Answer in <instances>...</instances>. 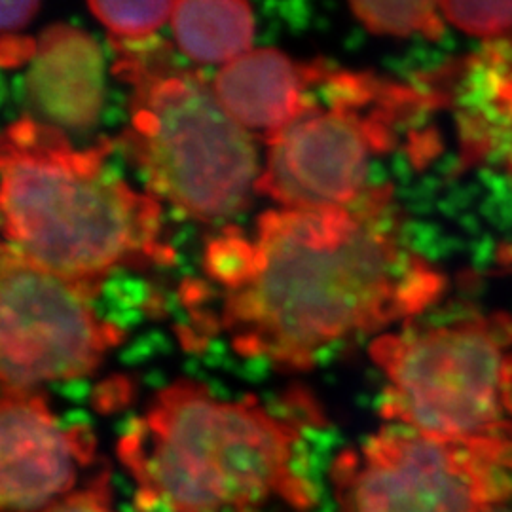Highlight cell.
Listing matches in <instances>:
<instances>
[{
  "label": "cell",
  "instance_id": "cell-11",
  "mask_svg": "<svg viewBox=\"0 0 512 512\" xmlns=\"http://www.w3.org/2000/svg\"><path fill=\"white\" fill-rule=\"evenodd\" d=\"M329 71L319 59L298 63L277 50H253L226 63L215 76L213 90L239 126L268 141L306 110L308 90Z\"/></svg>",
  "mask_w": 512,
  "mask_h": 512
},
{
  "label": "cell",
  "instance_id": "cell-10",
  "mask_svg": "<svg viewBox=\"0 0 512 512\" xmlns=\"http://www.w3.org/2000/svg\"><path fill=\"white\" fill-rule=\"evenodd\" d=\"M425 88L435 107L452 110L459 139V167H478L512 152V48L486 42L456 61Z\"/></svg>",
  "mask_w": 512,
  "mask_h": 512
},
{
  "label": "cell",
  "instance_id": "cell-3",
  "mask_svg": "<svg viewBox=\"0 0 512 512\" xmlns=\"http://www.w3.org/2000/svg\"><path fill=\"white\" fill-rule=\"evenodd\" d=\"M298 439L253 397L220 401L181 380L133 420L118 454L145 511L251 512L274 499L308 511L315 497L294 467Z\"/></svg>",
  "mask_w": 512,
  "mask_h": 512
},
{
  "label": "cell",
  "instance_id": "cell-18",
  "mask_svg": "<svg viewBox=\"0 0 512 512\" xmlns=\"http://www.w3.org/2000/svg\"><path fill=\"white\" fill-rule=\"evenodd\" d=\"M40 512H114L109 473H101L86 488L76 490Z\"/></svg>",
  "mask_w": 512,
  "mask_h": 512
},
{
  "label": "cell",
  "instance_id": "cell-8",
  "mask_svg": "<svg viewBox=\"0 0 512 512\" xmlns=\"http://www.w3.org/2000/svg\"><path fill=\"white\" fill-rule=\"evenodd\" d=\"M86 293L40 268L8 243L0 258L2 393L37 391L42 382L92 374L124 332L101 321Z\"/></svg>",
  "mask_w": 512,
  "mask_h": 512
},
{
  "label": "cell",
  "instance_id": "cell-17",
  "mask_svg": "<svg viewBox=\"0 0 512 512\" xmlns=\"http://www.w3.org/2000/svg\"><path fill=\"white\" fill-rule=\"evenodd\" d=\"M255 266V243L241 238L236 228H228L220 238H215L205 251V270L228 291L241 287Z\"/></svg>",
  "mask_w": 512,
  "mask_h": 512
},
{
  "label": "cell",
  "instance_id": "cell-4",
  "mask_svg": "<svg viewBox=\"0 0 512 512\" xmlns=\"http://www.w3.org/2000/svg\"><path fill=\"white\" fill-rule=\"evenodd\" d=\"M110 42L114 74L133 88L122 147L152 190L205 222L247 209L260 177L251 131L220 105L202 73L173 61L169 44Z\"/></svg>",
  "mask_w": 512,
  "mask_h": 512
},
{
  "label": "cell",
  "instance_id": "cell-20",
  "mask_svg": "<svg viewBox=\"0 0 512 512\" xmlns=\"http://www.w3.org/2000/svg\"><path fill=\"white\" fill-rule=\"evenodd\" d=\"M40 8L37 0L29 2H8L4 0L0 4V29L4 35H10L12 31H19L25 27L31 18L37 14Z\"/></svg>",
  "mask_w": 512,
  "mask_h": 512
},
{
  "label": "cell",
  "instance_id": "cell-13",
  "mask_svg": "<svg viewBox=\"0 0 512 512\" xmlns=\"http://www.w3.org/2000/svg\"><path fill=\"white\" fill-rule=\"evenodd\" d=\"M179 48L194 61L222 63L249 54L253 12L234 0H183L171 12Z\"/></svg>",
  "mask_w": 512,
  "mask_h": 512
},
{
  "label": "cell",
  "instance_id": "cell-12",
  "mask_svg": "<svg viewBox=\"0 0 512 512\" xmlns=\"http://www.w3.org/2000/svg\"><path fill=\"white\" fill-rule=\"evenodd\" d=\"M27 93L55 128H92L103 105V59L95 40L69 25L48 27L27 74Z\"/></svg>",
  "mask_w": 512,
  "mask_h": 512
},
{
  "label": "cell",
  "instance_id": "cell-14",
  "mask_svg": "<svg viewBox=\"0 0 512 512\" xmlns=\"http://www.w3.org/2000/svg\"><path fill=\"white\" fill-rule=\"evenodd\" d=\"M353 14L365 23L366 29L376 35L391 37H420L439 40L446 31V18L440 10V2H351Z\"/></svg>",
  "mask_w": 512,
  "mask_h": 512
},
{
  "label": "cell",
  "instance_id": "cell-16",
  "mask_svg": "<svg viewBox=\"0 0 512 512\" xmlns=\"http://www.w3.org/2000/svg\"><path fill=\"white\" fill-rule=\"evenodd\" d=\"M440 10L448 23L465 35L486 42H497L512 48V0L486 2H440Z\"/></svg>",
  "mask_w": 512,
  "mask_h": 512
},
{
  "label": "cell",
  "instance_id": "cell-6",
  "mask_svg": "<svg viewBox=\"0 0 512 512\" xmlns=\"http://www.w3.org/2000/svg\"><path fill=\"white\" fill-rule=\"evenodd\" d=\"M323 107L310 105L266 143V167L256 192L285 209H346L368 188L374 156L397 145V129L435 107L425 88H408L374 74L332 71L321 80Z\"/></svg>",
  "mask_w": 512,
  "mask_h": 512
},
{
  "label": "cell",
  "instance_id": "cell-1",
  "mask_svg": "<svg viewBox=\"0 0 512 512\" xmlns=\"http://www.w3.org/2000/svg\"><path fill=\"white\" fill-rule=\"evenodd\" d=\"M444 289L404 241L393 188L372 186L346 209L264 213L253 274L226 294L222 327L241 355L304 370L330 342L414 319Z\"/></svg>",
  "mask_w": 512,
  "mask_h": 512
},
{
  "label": "cell",
  "instance_id": "cell-21",
  "mask_svg": "<svg viewBox=\"0 0 512 512\" xmlns=\"http://www.w3.org/2000/svg\"><path fill=\"white\" fill-rule=\"evenodd\" d=\"M507 165H509V171L512 173V152L509 154V158H507Z\"/></svg>",
  "mask_w": 512,
  "mask_h": 512
},
{
  "label": "cell",
  "instance_id": "cell-5",
  "mask_svg": "<svg viewBox=\"0 0 512 512\" xmlns=\"http://www.w3.org/2000/svg\"><path fill=\"white\" fill-rule=\"evenodd\" d=\"M387 378L382 416L458 442L512 437V315L408 323L370 346Z\"/></svg>",
  "mask_w": 512,
  "mask_h": 512
},
{
  "label": "cell",
  "instance_id": "cell-9",
  "mask_svg": "<svg viewBox=\"0 0 512 512\" xmlns=\"http://www.w3.org/2000/svg\"><path fill=\"white\" fill-rule=\"evenodd\" d=\"M86 427H63L40 391L2 393L0 501L2 512H40L74 492L90 465Z\"/></svg>",
  "mask_w": 512,
  "mask_h": 512
},
{
  "label": "cell",
  "instance_id": "cell-2",
  "mask_svg": "<svg viewBox=\"0 0 512 512\" xmlns=\"http://www.w3.org/2000/svg\"><path fill=\"white\" fill-rule=\"evenodd\" d=\"M112 143L76 150L61 129L29 116L0 145L6 243L86 293L122 266L169 264L160 205L105 165Z\"/></svg>",
  "mask_w": 512,
  "mask_h": 512
},
{
  "label": "cell",
  "instance_id": "cell-15",
  "mask_svg": "<svg viewBox=\"0 0 512 512\" xmlns=\"http://www.w3.org/2000/svg\"><path fill=\"white\" fill-rule=\"evenodd\" d=\"M175 2H90L88 8L110 31V40L141 42L171 18Z\"/></svg>",
  "mask_w": 512,
  "mask_h": 512
},
{
  "label": "cell",
  "instance_id": "cell-19",
  "mask_svg": "<svg viewBox=\"0 0 512 512\" xmlns=\"http://www.w3.org/2000/svg\"><path fill=\"white\" fill-rule=\"evenodd\" d=\"M38 42L29 37L4 35L0 42V63L4 69H14L37 55Z\"/></svg>",
  "mask_w": 512,
  "mask_h": 512
},
{
  "label": "cell",
  "instance_id": "cell-7",
  "mask_svg": "<svg viewBox=\"0 0 512 512\" xmlns=\"http://www.w3.org/2000/svg\"><path fill=\"white\" fill-rule=\"evenodd\" d=\"M338 512H492L512 495L511 439L458 442L385 425L332 465Z\"/></svg>",
  "mask_w": 512,
  "mask_h": 512
}]
</instances>
